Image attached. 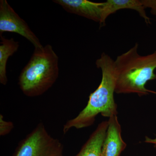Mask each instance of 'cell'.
Segmentation results:
<instances>
[{"label": "cell", "instance_id": "6da1fadb", "mask_svg": "<svg viewBox=\"0 0 156 156\" xmlns=\"http://www.w3.org/2000/svg\"><path fill=\"white\" fill-rule=\"evenodd\" d=\"M95 65L101 71L100 85L90 94L86 107L76 117L65 123L63 128L64 134L72 128L81 129L92 126L99 114L109 118L118 114L114 96L117 79L115 60L108 54L103 53L95 61Z\"/></svg>", "mask_w": 156, "mask_h": 156}, {"label": "cell", "instance_id": "7a4b0ae2", "mask_svg": "<svg viewBox=\"0 0 156 156\" xmlns=\"http://www.w3.org/2000/svg\"><path fill=\"white\" fill-rule=\"evenodd\" d=\"M139 44L136 43L115 60L117 73L115 92L117 94L135 93L140 97L156 94L145 87L148 81L156 79V50L141 56L138 53Z\"/></svg>", "mask_w": 156, "mask_h": 156}, {"label": "cell", "instance_id": "3957f363", "mask_svg": "<svg viewBox=\"0 0 156 156\" xmlns=\"http://www.w3.org/2000/svg\"><path fill=\"white\" fill-rule=\"evenodd\" d=\"M59 74L58 57L50 44L35 48L28 63L21 71L18 85L29 97L41 96L57 80Z\"/></svg>", "mask_w": 156, "mask_h": 156}, {"label": "cell", "instance_id": "277c9868", "mask_svg": "<svg viewBox=\"0 0 156 156\" xmlns=\"http://www.w3.org/2000/svg\"><path fill=\"white\" fill-rule=\"evenodd\" d=\"M12 156H64L63 146L40 122L20 141Z\"/></svg>", "mask_w": 156, "mask_h": 156}, {"label": "cell", "instance_id": "5b68a950", "mask_svg": "<svg viewBox=\"0 0 156 156\" xmlns=\"http://www.w3.org/2000/svg\"><path fill=\"white\" fill-rule=\"evenodd\" d=\"M14 33L30 42L35 48H43L40 40L26 22L12 9L6 0L0 1V36L4 32Z\"/></svg>", "mask_w": 156, "mask_h": 156}, {"label": "cell", "instance_id": "8992f818", "mask_svg": "<svg viewBox=\"0 0 156 156\" xmlns=\"http://www.w3.org/2000/svg\"><path fill=\"white\" fill-rule=\"evenodd\" d=\"M66 11L91 20L100 24L103 2H94L87 0H54Z\"/></svg>", "mask_w": 156, "mask_h": 156}, {"label": "cell", "instance_id": "52a82bcc", "mask_svg": "<svg viewBox=\"0 0 156 156\" xmlns=\"http://www.w3.org/2000/svg\"><path fill=\"white\" fill-rule=\"evenodd\" d=\"M106 136L102 148V156H121L127 144L122 136L121 125L117 115L110 117Z\"/></svg>", "mask_w": 156, "mask_h": 156}, {"label": "cell", "instance_id": "ba28073f", "mask_svg": "<svg viewBox=\"0 0 156 156\" xmlns=\"http://www.w3.org/2000/svg\"><path fill=\"white\" fill-rule=\"evenodd\" d=\"M122 9H130L138 12L147 24H151V18L146 12L140 0H107L104 2L100 27H103L108 17L116 11Z\"/></svg>", "mask_w": 156, "mask_h": 156}, {"label": "cell", "instance_id": "9c48e42d", "mask_svg": "<svg viewBox=\"0 0 156 156\" xmlns=\"http://www.w3.org/2000/svg\"><path fill=\"white\" fill-rule=\"evenodd\" d=\"M108 121L98 124L75 156H102V148L108 128Z\"/></svg>", "mask_w": 156, "mask_h": 156}, {"label": "cell", "instance_id": "30bf717a", "mask_svg": "<svg viewBox=\"0 0 156 156\" xmlns=\"http://www.w3.org/2000/svg\"><path fill=\"white\" fill-rule=\"evenodd\" d=\"M0 83L5 86L8 83L6 65L9 57L16 53L19 48V43L13 38H5L0 36Z\"/></svg>", "mask_w": 156, "mask_h": 156}, {"label": "cell", "instance_id": "8fae6325", "mask_svg": "<svg viewBox=\"0 0 156 156\" xmlns=\"http://www.w3.org/2000/svg\"><path fill=\"white\" fill-rule=\"evenodd\" d=\"M14 128L13 122L5 121L3 115H0V135L1 136H5L9 134Z\"/></svg>", "mask_w": 156, "mask_h": 156}, {"label": "cell", "instance_id": "7c38bea8", "mask_svg": "<svg viewBox=\"0 0 156 156\" xmlns=\"http://www.w3.org/2000/svg\"><path fill=\"white\" fill-rule=\"evenodd\" d=\"M145 9H151V14L156 16V0H140Z\"/></svg>", "mask_w": 156, "mask_h": 156}, {"label": "cell", "instance_id": "4fadbf2b", "mask_svg": "<svg viewBox=\"0 0 156 156\" xmlns=\"http://www.w3.org/2000/svg\"><path fill=\"white\" fill-rule=\"evenodd\" d=\"M144 142L153 144L154 147L156 149V137L154 139H152L148 136H146Z\"/></svg>", "mask_w": 156, "mask_h": 156}]
</instances>
